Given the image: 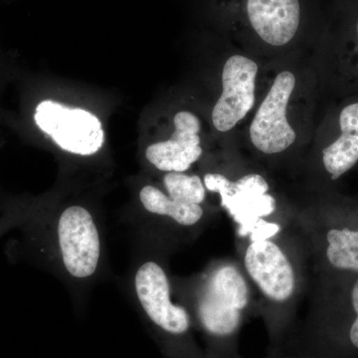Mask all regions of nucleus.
Returning <instances> with one entry per match:
<instances>
[{
  "instance_id": "obj_11",
  "label": "nucleus",
  "mask_w": 358,
  "mask_h": 358,
  "mask_svg": "<svg viewBox=\"0 0 358 358\" xmlns=\"http://www.w3.org/2000/svg\"><path fill=\"white\" fill-rule=\"evenodd\" d=\"M338 134L322 150V164L336 180L358 162V101L345 105L338 117Z\"/></svg>"
},
{
  "instance_id": "obj_15",
  "label": "nucleus",
  "mask_w": 358,
  "mask_h": 358,
  "mask_svg": "<svg viewBox=\"0 0 358 358\" xmlns=\"http://www.w3.org/2000/svg\"><path fill=\"white\" fill-rule=\"evenodd\" d=\"M203 183L205 188L211 192H217L220 194L221 202L227 199L230 194L232 182L225 176L218 173H207L204 176Z\"/></svg>"
},
{
  "instance_id": "obj_6",
  "label": "nucleus",
  "mask_w": 358,
  "mask_h": 358,
  "mask_svg": "<svg viewBox=\"0 0 358 358\" xmlns=\"http://www.w3.org/2000/svg\"><path fill=\"white\" fill-rule=\"evenodd\" d=\"M296 86V78L289 71L275 77L265 100L257 110L250 127V138L257 150L267 155L279 154L291 147L296 133L287 120L289 96Z\"/></svg>"
},
{
  "instance_id": "obj_16",
  "label": "nucleus",
  "mask_w": 358,
  "mask_h": 358,
  "mask_svg": "<svg viewBox=\"0 0 358 358\" xmlns=\"http://www.w3.org/2000/svg\"><path fill=\"white\" fill-rule=\"evenodd\" d=\"M352 300L353 308L357 313V319L353 322L352 329H350V338L352 345L358 348V280L352 289Z\"/></svg>"
},
{
  "instance_id": "obj_2",
  "label": "nucleus",
  "mask_w": 358,
  "mask_h": 358,
  "mask_svg": "<svg viewBox=\"0 0 358 358\" xmlns=\"http://www.w3.org/2000/svg\"><path fill=\"white\" fill-rule=\"evenodd\" d=\"M122 286L134 308L159 336L174 341L188 336L192 317L187 308L171 299V280L154 242L134 237Z\"/></svg>"
},
{
  "instance_id": "obj_13",
  "label": "nucleus",
  "mask_w": 358,
  "mask_h": 358,
  "mask_svg": "<svg viewBox=\"0 0 358 358\" xmlns=\"http://www.w3.org/2000/svg\"><path fill=\"white\" fill-rule=\"evenodd\" d=\"M162 182L166 194L178 201L201 205L206 196V188L199 176L167 173L164 174Z\"/></svg>"
},
{
  "instance_id": "obj_14",
  "label": "nucleus",
  "mask_w": 358,
  "mask_h": 358,
  "mask_svg": "<svg viewBox=\"0 0 358 358\" xmlns=\"http://www.w3.org/2000/svg\"><path fill=\"white\" fill-rule=\"evenodd\" d=\"M0 207V238L3 237L7 233L17 229L24 216L22 205L17 200H6Z\"/></svg>"
},
{
  "instance_id": "obj_12",
  "label": "nucleus",
  "mask_w": 358,
  "mask_h": 358,
  "mask_svg": "<svg viewBox=\"0 0 358 358\" xmlns=\"http://www.w3.org/2000/svg\"><path fill=\"white\" fill-rule=\"evenodd\" d=\"M327 257L334 267L358 272V231L333 229L327 235Z\"/></svg>"
},
{
  "instance_id": "obj_9",
  "label": "nucleus",
  "mask_w": 358,
  "mask_h": 358,
  "mask_svg": "<svg viewBox=\"0 0 358 358\" xmlns=\"http://www.w3.org/2000/svg\"><path fill=\"white\" fill-rule=\"evenodd\" d=\"M176 131L169 140L148 145L145 157L150 166L162 173H185L201 157L200 122L189 112H179L174 117Z\"/></svg>"
},
{
  "instance_id": "obj_4",
  "label": "nucleus",
  "mask_w": 358,
  "mask_h": 358,
  "mask_svg": "<svg viewBox=\"0 0 358 358\" xmlns=\"http://www.w3.org/2000/svg\"><path fill=\"white\" fill-rule=\"evenodd\" d=\"M34 121L61 150L71 155L93 157L105 143L102 122L86 110L43 101L35 110Z\"/></svg>"
},
{
  "instance_id": "obj_5",
  "label": "nucleus",
  "mask_w": 358,
  "mask_h": 358,
  "mask_svg": "<svg viewBox=\"0 0 358 358\" xmlns=\"http://www.w3.org/2000/svg\"><path fill=\"white\" fill-rule=\"evenodd\" d=\"M138 208L129 215V224L134 236L159 244L167 227L190 230L204 217L201 205L186 203L169 197L152 185L141 186L138 193Z\"/></svg>"
},
{
  "instance_id": "obj_10",
  "label": "nucleus",
  "mask_w": 358,
  "mask_h": 358,
  "mask_svg": "<svg viewBox=\"0 0 358 358\" xmlns=\"http://www.w3.org/2000/svg\"><path fill=\"white\" fill-rule=\"evenodd\" d=\"M245 11L252 29L272 46L288 44L300 28V0H246Z\"/></svg>"
},
{
  "instance_id": "obj_8",
  "label": "nucleus",
  "mask_w": 358,
  "mask_h": 358,
  "mask_svg": "<svg viewBox=\"0 0 358 358\" xmlns=\"http://www.w3.org/2000/svg\"><path fill=\"white\" fill-rule=\"evenodd\" d=\"M244 260L250 277L270 300L285 301L293 296L296 286L294 268L274 242H252L246 250Z\"/></svg>"
},
{
  "instance_id": "obj_7",
  "label": "nucleus",
  "mask_w": 358,
  "mask_h": 358,
  "mask_svg": "<svg viewBox=\"0 0 358 358\" xmlns=\"http://www.w3.org/2000/svg\"><path fill=\"white\" fill-rule=\"evenodd\" d=\"M257 73L256 62L245 56L234 55L226 61L222 94L212 112V122L217 131H230L253 108Z\"/></svg>"
},
{
  "instance_id": "obj_3",
  "label": "nucleus",
  "mask_w": 358,
  "mask_h": 358,
  "mask_svg": "<svg viewBox=\"0 0 358 358\" xmlns=\"http://www.w3.org/2000/svg\"><path fill=\"white\" fill-rule=\"evenodd\" d=\"M249 303V288L243 275L232 265L216 268L196 285L193 312L202 329L214 338L236 333L242 312Z\"/></svg>"
},
{
  "instance_id": "obj_1",
  "label": "nucleus",
  "mask_w": 358,
  "mask_h": 358,
  "mask_svg": "<svg viewBox=\"0 0 358 358\" xmlns=\"http://www.w3.org/2000/svg\"><path fill=\"white\" fill-rule=\"evenodd\" d=\"M24 217L7 255L50 273L68 289L75 305L109 274L106 223L88 204L53 206L21 201Z\"/></svg>"
}]
</instances>
